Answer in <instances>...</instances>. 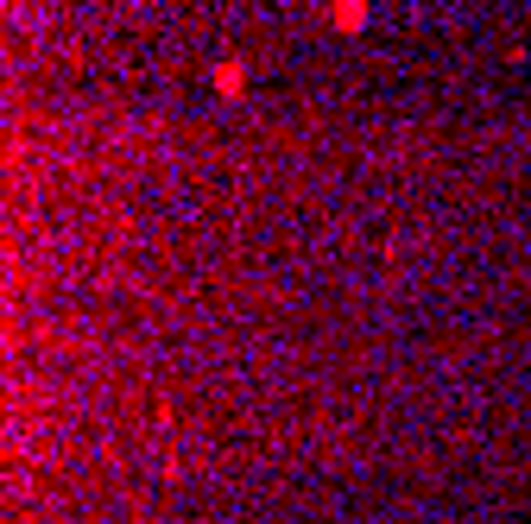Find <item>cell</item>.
<instances>
[{"label": "cell", "mask_w": 531, "mask_h": 524, "mask_svg": "<svg viewBox=\"0 0 531 524\" xmlns=\"http://www.w3.org/2000/svg\"><path fill=\"white\" fill-rule=\"evenodd\" d=\"M336 19H348V26H354V19H361V0H336Z\"/></svg>", "instance_id": "1"}]
</instances>
